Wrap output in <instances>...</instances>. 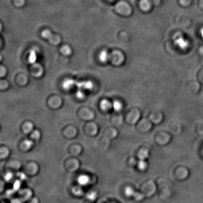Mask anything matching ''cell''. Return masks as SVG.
I'll list each match as a JSON object with an SVG mask.
<instances>
[{
    "mask_svg": "<svg viewBox=\"0 0 203 203\" xmlns=\"http://www.w3.org/2000/svg\"><path fill=\"white\" fill-rule=\"evenodd\" d=\"M110 52L109 63L115 67H120L125 65L126 56L125 53L120 49H114Z\"/></svg>",
    "mask_w": 203,
    "mask_h": 203,
    "instance_id": "1",
    "label": "cell"
},
{
    "mask_svg": "<svg viewBox=\"0 0 203 203\" xmlns=\"http://www.w3.org/2000/svg\"><path fill=\"white\" fill-rule=\"evenodd\" d=\"M141 118V111L137 107L130 108L124 114V122L130 126H135Z\"/></svg>",
    "mask_w": 203,
    "mask_h": 203,
    "instance_id": "2",
    "label": "cell"
},
{
    "mask_svg": "<svg viewBox=\"0 0 203 203\" xmlns=\"http://www.w3.org/2000/svg\"><path fill=\"white\" fill-rule=\"evenodd\" d=\"M139 190L144 194L146 198H150L158 190L156 182L150 179L145 180L141 185Z\"/></svg>",
    "mask_w": 203,
    "mask_h": 203,
    "instance_id": "3",
    "label": "cell"
},
{
    "mask_svg": "<svg viewBox=\"0 0 203 203\" xmlns=\"http://www.w3.org/2000/svg\"><path fill=\"white\" fill-rule=\"evenodd\" d=\"M153 124L148 118H142L135 125V129L139 133L145 134L152 130Z\"/></svg>",
    "mask_w": 203,
    "mask_h": 203,
    "instance_id": "4",
    "label": "cell"
},
{
    "mask_svg": "<svg viewBox=\"0 0 203 203\" xmlns=\"http://www.w3.org/2000/svg\"><path fill=\"white\" fill-rule=\"evenodd\" d=\"M78 114L82 120L87 121H93L96 118L95 112L89 107H83L80 109Z\"/></svg>",
    "mask_w": 203,
    "mask_h": 203,
    "instance_id": "5",
    "label": "cell"
},
{
    "mask_svg": "<svg viewBox=\"0 0 203 203\" xmlns=\"http://www.w3.org/2000/svg\"><path fill=\"white\" fill-rule=\"evenodd\" d=\"M201 89V83L197 81L191 80L188 81L185 86V91L188 94H197Z\"/></svg>",
    "mask_w": 203,
    "mask_h": 203,
    "instance_id": "6",
    "label": "cell"
},
{
    "mask_svg": "<svg viewBox=\"0 0 203 203\" xmlns=\"http://www.w3.org/2000/svg\"><path fill=\"white\" fill-rule=\"evenodd\" d=\"M153 125H159L164 120V114L162 112L158 110H151L147 117Z\"/></svg>",
    "mask_w": 203,
    "mask_h": 203,
    "instance_id": "7",
    "label": "cell"
},
{
    "mask_svg": "<svg viewBox=\"0 0 203 203\" xmlns=\"http://www.w3.org/2000/svg\"><path fill=\"white\" fill-rule=\"evenodd\" d=\"M85 132L89 137H96L99 133V126L95 122L93 121H88L85 127Z\"/></svg>",
    "mask_w": 203,
    "mask_h": 203,
    "instance_id": "8",
    "label": "cell"
},
{
    "mask_svg": "<svg viewBox=\"0 0 203 203\" xmlns=\"http://www.w3.org/2000/svg\"><path fill=\"white\" fill-rule=\"evenodd\" d=\"M110 122L113 127H119L124 122L123 114L122 112H113L110 116Z\"/></svg>",
    "mask_w": 203,
    "mask_h": 203,
    "instance_id": "9",
    "label": "cell"
},
{
    "mask_svg": "<svg viewBox=\"0 0 203 203\" xmlns=\"http://www.w3.org/2000/svg\"><path fill=\"white\" fill-rule=\"evenodd\" d=\"M41 36L44 38L48 40L49 42L53 45H58L61 41V39L59 36L54 35L49 30L43 31L41 33Z\"/></svg>",
    "mask_w": 203,
    "mask_h": 203,
    "instance_id": "10",
    "label": "cell"
},
{
    "mask_svg": "<svg viewBox=\"0 0 203 203\" xmlns=\"http://www.w3.org/2000/svg\"><path fill=\"white\" fill-rule=\"evenodd\" d=\"M98 107L102 112L108 113L113 110L112 103L109 99L104 98L99 102Z\"/></svg>",
    "mask_w": 203,
    "mask_h": 203,
    "instance_id": "11",
    "label": "cell"
},
{
    "mask_svg": "<svg viewBox=\"0 0 203 203\" xmlns=\"http://www.w3.org/2000/svg\"><path fill=\"white\" fill-rule=\"evenodd\" d=\"M119 135V131L116 127H111L107 128L103 133V137L108 139L112 140L115 139Z\"/></svg>",
    "mask_w": 203,
    "mask_h": 203,
    "instance_id": "12",
    "label": "cell"
},
{
    "mask_svg": "<svg viewBox=\"0 0 203 203\" xmlns=\"http://www.w3.org/2000/svg\"><path fill=\"white\" fill-rule=\"evenodd\" d=\"M150 157V151L147 148H142L137 152V158L138 160H147Z\"/></svg>",
    "mask_w": 203,
    "mask_h": 203,
    "instance_id": "13",
    "label": "cell"
},
{
    "mask_svg": "<svg viewBox=\"0 0 203 203\" xmlns=\"http://www.w3.org/2000/svg\"><path fill=\"white\" fill-rule=\"evenodd\" d=\"M110 52L106 49L101 50L98 55V59L101 64H105L109 63Z\"/></svg>",
    "mask_w": 203,
    "mask_h": 203,
    "instance_id": "14",
    "label": "cell"
},
{
    "mask_svg": "<svg viewBox=\"0 0 203 203\" xmlns=\"http://www.w3.org/2000/svg\"><path fill=\"white\" fill-rule=\"evenodd\" d=\"M78 184L81 186L88 185L91 183V179L89 176L87 175H81L78 176L77 179Z\"/></svg>",
    "mask_w": 203,
    "mask_h": 203,
    "instance_id": "15",
    "label": "cell"
},
{
    "mask_svg": "<svg viewBox=\"0 0 203 203\" xmlns=\"http://www.w3.org/2000/svg\"><path fill=\"white\" fill-rule=\"evenodd\" d=\"M112 103L113 111L116 112H122L124 108V105L121 101L119 100H115L112 102Z\"/></svg>",
    "mask_w": 203,
    "mask_h": 203,
    "instance_id": "16",
    "label": "cell"
},
{
    "mask_svg": "<svg viewBox=\"0 0 203 203\" xmlns=\"http://www.w3.org/2000/svg\"><path fill=\"white\" fill-rule=\"evenodd\" d=\"M136 167L140 172H144L148 168L149 163L147 160H138Z\"/></svg>",
    "mask_w": 203,
    "mask_h": 203,
    "instance_id": "17",
    "label": "cell"
},
{
    "mask_svg": "<svg viewBox=\"0 0 203 203\" xmlns=\"http://www.w3.org/2000/svg\"><path fill=\"white\" fill-rule=\"evenodd\" d=\"M111 142V141L110 140L102 136L99 141V147L103 150H106L110 146Z\"/></svg>",
    "mask_w": 203,
    "mask_h": 203,
    "instance_id": "18",
    "label": "cell"
},
{
    "mask_svg": "<svg viewBox=\"0 0 203 203\" xmlns=\"http://www.w3.org/2000/svg\"><path fill=\"white\" fill-rule=\"evenodd\" d=\"M78 87L87 90H91L93 88L94 84L91 81H87L82 82L78 83Z\"/></svg>",
    "mask_w": 203,
    "mask_h": 203,
    "instance_id": "19",
    "label": "cell"
},
{
    "mask_svg": "<svg viewBox=\"0 0 203 203\" xmlns=\"http://www.w3.org/2000/svg\"><path fill=\"white\" fill-rule=\"evenodd\" d=\"M136 190L133 187L128 186L124 190V194L128 198H132Z\"/></svg>",
    "mask_w": 203,
    "mask_h": 203,
    "instance_id": "20",
    "label": "cell"
},
{
    "mask_svg": "<svg viewBox=\"0 0 203 203\" xmlns=\"http://www.w3.org/2000/svg\"><path fill=\"white\" fill-rule=\"evenodd\" d=\"M98 197V193L95 190H91L87 194L86 198L90 202H95Z\"/></svg>",
    "mask_w": 203,
    "mask_h": 203,
    "instance_id": "21",
    "label": "cell"
},
{
    "mask_svg": "<svg viewBox=\"0 0 203 203\" xmlns=\"http://www.w3.org/2000/svg\"><path fill=\"white\" fill-rule=\"evenodd\" d=\"M146 197L141 191H136L133 197V199L137 202H141L143 201L146 198Z\"/></svg>",
    "mask_w": 203,
    "mask_h": 203,
    "instance_id": "22",
    "label": "cell"
},
{
    "mask_svg": "<svg viewBox=\"0 0 203 203\" xmlns=\"http://www.w3.org/2000/svg\"><path fill=\"white\" fill-rule=\"evenodd\" d=\"M138 159L137 157H131L128 160V165L131 167H134L137 166Z\"/></svg>",
    "mask_w": 203,
    "mask_h": 203,
    "instance_id": "23",
    "label": "cell"
},
{
    "mask_svg": "<svg viewBox=\"0 0 203 203\" xmlns=\"http://www.w3.org/2000/svg\"><path fill=\"white\" fill-rule=\"evenodd\" d=\"M61 51L65 56H69L72 53V49L68 45H65L62 47L61 49Z\"/></svg>",
    "mask_w": 203,
    "mask_h": 203,
    "instance_id": "24",
    "label": "cell"
},
{
    "mask_svg": "<svg viewBox=\"0 0 203 203\" xmlns=\"http://www.w3.org/2000/svg\"><path fill=\"white\" fill-rule=\"evenodd\" d=\"M197 81L201 84H203V66L198 69L196 75Z\"/></svg>",
    "mask_w": 203,
    "mask_h": 203,
    "instance_id": "25",
    "label": "cell"
},
{
    "mask_svg": "<svg viewBox=\"0 0 203 203\" xmlns=\"http://www.w3.org/2000/svg\"><path fill=\"white\" fill-rule=\"evenodd\" d=\"M82 186L79 185V186L75 187L73 189V193L75 195L77 196H80L83 193V190L82 188Z\"/></svg>",
    "mask_w": 203,
    "mask_h": 203,
    "instance_id": "26",
    "label": "cell"
},
{
    "mask_svg": "<svg viewBox=\"0 0 203 203\" xmlns=\"http://www.w3.org/2000/svg\"><path fill=\"white\" fill-rule=\"evenodd\" d=\"M21 185V182H20L19 180H17L15 181L14 184H13V188L14 191H16L19 190L20 188Z\"/></svg>",
    "mask_w": 203,
    "mask_h": 203,
    "instance_id": "27",
    "label": "cell"
},
{
    "mask_svg": "<svg viewBox=\"0 0 203 203\" xmlns=\"http://www.w3.org/2000/svg\"><path fill=\"white\" fill-rule=\"evenodd\" d=\"M13 174L12 173H11V172H8L7 174H5V176H4V178L5 180L9 182V181H10V180H11L13 178Z\"/></svg>",
    "mask_w": 203,
    "mask_h": 203,
    "instance_id": "28",
    "label": "cell"
},
{
    "mask_svg": "<svg viewBox=\"0 0 203 203\" xmlns=\"http://www.w3.org/2000/svg\"><path fill=\"white\" fill-rule=\"evenodd\" d=\"M24 144L27 148H30L33 144V142L31 140H26L24 142Z\"/></svg>",
    "mask_w": 203,
    "mask_h": 203,
    "instance_id": "29",
    "label": "cell"
},
{
    "mask_svg": "<svg viewBox=\"0 0 203 203\" xmlns=\"http://www.w3.org/2000/svg\"><path fill=\"white\" fill-rule=\"evenodd\" d=\"M76 95L78 99H82L84 98L85 96V94L81 90H79L77 93Z\"/></svg>",
    "mask_w": 203,
    "mask_h": 203,
    "instance_id": "30",
    "label": "cell"
},
{
    "mask_svg": "<svg viewBox=\"0 0 203 203\" xmlns=\"http://www.w3.org/2000/svg\"><path fill=\"white\" fill-rule=\"evenodd\" d=\"M32 137L35 139H39L40 137V133L38 130H36L32 133Z\"/></svg>",
    "mask_w": 203,
    "mask_h": 203,
    "instance_id": "31",
    "label": "cell"
},
{
    "mask_svg": "<svg viewBox=\"0 0 203 203\" xmlns=\"http://www.w3.org/2000/svg\"><path fill=\"white\" fill-rule=\"evenodd\" d=\"M25 3V1L24 0H16V5L18 6H21L24 5Z\"/></svg>",
    "mask_w": 203,
    "mask_h": 203,
    "instance_id": "32",
    "label": "cell"
},
{
    "mask_svg": "<svg viewBox=\"0 0 203 203\" xmlns=\"http://www.w3.org/2000/svg\"><path fill=\"white\" fill-rule=\"evenodd\" d=\"M19 202H20L19 200H14V201H13L12 203H18Z\"/></svg>",
    "mask_w": 203,
    "mask_h": 203,
    "instance_id": "33",
    "label": "cell"
},
{
    "mask_svg": "<svg viewBox=\"0 0 203 203\" xmlns=\"http://www.w3.org/2000/svg\"><path fill=\"white\" fill-rule=\"evenodd\" d=\"M2 29V24L0 23V31H1Z\"/></svg>",
    "mask_w": 203,
    "mask_h": 203,
    "instance_id": "34",
    "label": "cell"
},
{
    "mask_svg": "<svg viewBox=\"0 0 203 203\" xmlns=\"http://www.w3.org/2000/svg\"></svg>",
    "mask_w": 203,
    "mask_h": 203,
    "instance_id": "35",
    "label": "cell"
}]
</instances>
